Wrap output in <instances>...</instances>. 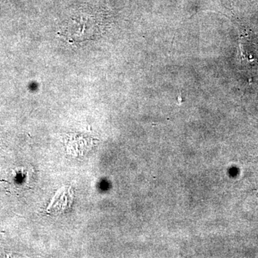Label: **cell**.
Returning <instances> with one entry per match:
<instances>
[]
</instances>
